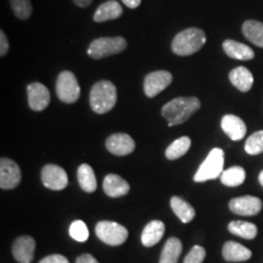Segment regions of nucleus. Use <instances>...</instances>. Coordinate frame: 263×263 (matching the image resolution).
Returning <instances> with one entry per match:
<instances>
[{
    "mask_svg": "<svg viewBox=\"0 0 263 263\" xmlns=\"http://www.w3.org/2000/svg\"><path fill=\"white\" fill-rule=\"evenodd\" d=\"M171 209L183 223H190L195 217V210L188 201L179 196H173L171 199Z\"/></svg>",
    "mask_w": 263,
    "mask_h": 263,
    "instance_id": "22",
    "label": "nucleus"
},
{
    "mask_svg": "<svg viewBox=\"0 0 263 263\" xmlns=\"http://www.w3.org/2000/svg\"><path fill=\"white\" fill-rule=\"evenodd\" d=\"M229 210L235 215L240 216H256L261 212L262 201L256 196L245 195L234 197L229 201Z\"/></svg>",
    "mask_w": 263,
    "mask_h": 263,
    "instance_id": "11",
    "label": "nucleus"
},
{
    "mask_svg": "<svg viewBox=\"0 0 263 263\" xmlns=\"http://www.w3.org/2000/svg\"><path fill=\"white\" fill-rule=\"evenodd\" d=\"M164 223L161 221H151L145 226L141 233V244L146 248L155 246L161 241L164 234Z\"/></svg>",
    "mask_w": 263,
    "mask_h": 263,
    "instance_id": "21",
    "label": "nucleus"
},
{
    "mask_svg": "<svg viewBox=\"0 0 263 263\" xmlns=\"http://www.w3.org/2000/svg\"><path fill=\"white\" fill-rule=\"evenodd\" d=\"M229 81L234 85L236 89H239L242 93H246L252 88L254 84V76L248 68L244 66L233 68L229 73Z\"/></svg>",
    "mask_w": 263,
    "mask_h": 263,
    "instance_id": "19",
    "label": "nucleus"
},
{
    "mask_svg": "<svg viewBox=\"0 0 263 263\" xmlns=\"http://www.w3.org/2000/svg\"><path fill=\"white\" fill-rule=\"evenodd\" d=\"M206 257V250L200 245H195L185 256L183 263H202Z\"/></svg>",
    "mask_w": 263,
    "mask_h": 263,
    "instance_id": "32",
    "label": "nucleus"
},
{
    "mask_svg": "<svg viewBox=\"0 0 263 263\" xmlns=\"http://www.w3.org/2000/svg\"><path fill=\"white\" fill-rule=\"evenodd\" d=\"M123 14L122 6L116 0H108L101 4L97 9L94 14V21L95 22H105L111 21V20H117L121 17Z\"/></svg>",
    "mask_w": 263,
    "mask_h": 263,
    "instance_id": "20",
    "label": "nucleus"
},
{
    "mask_svg": "<svg viewBox=\"0 0 263 263\" xmlns=\"http://www.w3.org/2000/svg\"><path fill=\"white\" fill-rule=\"evenodd\" d=\"M35 241L32 236H18L12 244V256L18 263H31L34 258Z\"/></svg>",
    "mask_w": 263,
    "mask_h": 263,
    "instance_id": "14",
    "label": "nucleus"
},
{
    "mask_svg": "<svg viewBox=\"0 0 263 263\" xmlns=\"http://www.w3.org/2000/svg\"><path fill=\"white\" fill-rule=\"evenodd\" d=\"M9 42L4 31H0V57H5L9 51Z\"/></svg>",
    "mask_w": 263,
    "mask_h": 263,
    "instance_id": "34",
    "label": "nucleus"
},
{
    "mask_svg": "<svg viewBox=\"0 0 263 263\" xmlns=\"http://www.w3.org/2000/svg\"><path fill=\"white\" fill-rule=\"evenodd\" d=\"M70 235L76 241L84 242L89 238V230L83 221H74L70 226Z\"/></svg>",
    "mask_w": 263,
    "mask_h": 263,
    "instance_id": "31",
    "label": "nucleus"
},
{
    "mask_svg": "<svg viewBox=\"0 0 263 263\" xmlns=\"http://www.w3.org/2000/svg\"><path fill=\"white\" fill-rule=\"evenodd\" d=\"M103 189L105 194L110 197H121L129 193L130 186L122 177L118 174H107L103 182Z\"/></svg>",
    "mask_w": 263,
    "mask_h": 263,
    "instance_id": "16",
    "label": "nucleus"
},
{
    "mask_svg": "<svg viewBox=\"0 0 263 263\" xmlns=\"http://www.w3.org/2000/svg\"><path fill=\"white\" fill-rule=\"evenodd\" d=\"M223 50L229 58L235 59V60L249 61L255 57V52L251 48L240 42L232 41V39H227L223 42Z\"/></svg>",
    "mask_w": 263,
    "mask_h": 263,
    "instance_id": "18",
    "label": "nucleus"
},
{
    "mask_svg": "<svg viewBox=\"0 0 263 263\" xmlns=\"http://www.w3.org/2000/svg\"><path fill=\"white\" fill-rule=\"evenodd\" d=\"M95 234L104 244L111 246L122 245L128 239V230L126 227L111 221L99 222L95 226Z\"/></svg>",
    "mask_w": 263,
    "mask_h": 263,
    "instance_id": "6",
    "label": "nucleus"
},
{
    "mask_svg": "<svg viewBox=\"0 0 263 263\" xmlns=\"http://www.w3.org/2000/svg\"><path fill=\"white\" fill-rule=\"evenodd\" d=\"M77 178L78 183H80V186L85 193H93L97 190V178H95L94 171L89 164L83 163L78 167Z\"/></svg>",
    "mask_w": 263,
    "mask_h": 263,
    "instance_id": "25",
    "label": "nucleus"
},
{
    "mask_svg": "<svg viewBox=\"0 0 263 263\" xmlns=\"http://www.w3.org/2000/svg\"><path fill=\"white\" fill-rule=\"evenodd\" d=\"M105 145L112 155L127 156L136 149V141L126 133H116L107 138Z\"/></svg>",
    "mask_w": 263,
    "mask_h": 263,
    "instance_id": "12",
    "label": "nucleus"
},
{
    "mask_svg": "<svg viewBox=\"0 0 263 263\" xmlns=\"http://www.w3.org/2000/svg\"><path fill=\"white\" fill-rule=\"evenodd\" d=\"M190 146H192V139L189 137H180L167 147L166 157L168 160H178L188 153Z\"/></svg>",
    "mask_w": 263,
    "mask_h": 263,
    "instance_id": "27",
    "label": "nucleus"
},
{
    "mask_svg": "<svg viewBox=\"0 0 263 263\" xmlns=\"http://www.w3.org/2000/svg\"><path fill=\"white\" fill-rule=\"evenodd\" d=\"M182 241L178 238H170L161 251L160 263H177L182 254Z\"/></svg>",
    "mask_w": 263,
    "mask_h": 263,
    "instance_id": "23",
    "label": "nucleus"
},
{
    "mask_svg": "<svg viewBox=\"0 0 263 263\" xmlns=\"http://www.w3.org/2000/svg\"><path fill=\"white\" fill-rule=\"evenodd\" d=\"M28 105L33 111H43L50 104V91L44 84L34 83L28 84L27 87Z\"/></svg>",
    "mask_w": 263,
    "mask_h": 263,
    "instance_id": "13",
    "label": "nucleus"
},
{
    "mask_svg": "<svg viewBox=\"0 0 263 263\" xmlns=\"http://www.w3.org/2000/svg\"><path fill=\"white\" fill-rule=\"evenodd\" d=\"M246 172L242 167L233 166L230 168L223 171L221 174V182L226 186H239L245 182Z\"/></svg>",
    "mask_w": 263,
    "mask_h": 263,
    "instance_id": "28",
    "label": "nucleus"
},
{
    "mask_svg": "<svg viewBox=\"0 0 263 263\" xmlns=\"http://www.w3.org/2000/svg\"><path fill=\"white\" fill-rule=\"evenodd\" d=\"M42 183L48 189L62 190L68 184L67 173L58 164H45L42 168Z\"/></svg>",
    "mask_w": 263,
    "mask_h": 263,
    "instance_id": "9",
    "label": "nucleus"
},
{
    "mask_svg": "<svg viewBox=\"0 0 263 263\" xmlns=\"http://www.w3.org/2000/svg\"><path fill=\"white\" fill-rule=\"evenodd\" d=\"M201 107V103L195 97H179L171 100L162 107V116L170 127L182 124Z\"/></svg>",
    "mask_w": 263,
    "mask_h": 263,
    "instance_id": "1",
    "label": "nucleus"
},
{
    "mask_svg": "<svg viewBox=\"0 0 263 263\" xmlns=\"http://www.w3.org/2000/svg\"><path fill=\"white\" fill-rule=\"evenodd\" d=\"M242 34L245 38L257 45L259 48H263V24L256 20H248L242 24Z\"/></svg>",
    "mask_w": 263,
    "mask_h": 263,
    "instance_id": "24",
    "label": "nucleus"
},
{
    "mask_svg": "<svg viewBox=\"0 0 263 263\" xmlns=\"http://www.w3.org/2000/svg\"><path fill=\"white\" fill-rule=\"evenodd\" d=\"M206 43V34L202 29L190 27L179 32L172 42V51L178 57H189L201 50Z\"/></svg>",
    "mask_w": 263,
    "mask_h": 263,
    "instance_id": "2",
    "label": "nucleus"
},
{
    "mask_svg": "<svg viewBox=\"0 0 263 263\" xmlns=\"http://www.w3.org/2000/svg\"><path fill=\"white\" fill-rule=\"evenodd\" d=\"M223 166H224V153L219 147H215L210 151L205 161L197 168L194 176V182L203 183L218 178L223 173Z\"/></svg>",
    "mask_w": 263,
    "mask_h": 263,
    "instance_id": "4",
    "label": "nucleus"
},
{
    "mask_svg": "<svg viewBox=\"0 0 263 263\" xmlns=\"http://www.w3.org/2000/svg\"><path fill=\"white\" fill-rule=\"evenodd\" d=\"M228 230L232 234L246 240L255 239L258 232L256 224L244 221H232L228 224Z\"/></svg>",
    "mask_w": 263,
    "mask_h": 263,
    "instance_id": "26",
    "label": "nucleus"
},
{
    "mask_svg": "<svg viewBox=\"0 0 263 263\" xmlns=\"http://www.w3.org/2000/svg\"><path fill=\"white\" fill-rule=\"evenodd\" d=\"M15 16L20 20H27L32 15L31 0H10Z\"/></svg>",
    "mask_w": 263,
    "mask_h": 263,
    "instance_id": "30",
    "label": "nucleus"
},
{
    "mask_svg": "<svg viewBox=\"0 0 263 263\" xmlns=\"http://www.w3.org/2000/svg\"><path fill=\"white\" fill-rule=\"evenodd\" d=\"M57 94L62 103L73 104L81 97V87L77 77L70 71H62L57 81Z\"/></svg>",
    "mask_w": 263,
    "mask_h": 263,
    "instance_id": "7",
    "label": "nucleus"
},
{
    "mask_svg": "<svg viewBox=\"0 0 263 263\" xmlns=\"http://www.w3.org/2000/svg\"><path fill=\"white\" fill-rule=\"evenodd\" d=\"M258 180H259V183H261V185L263 186V171H261V173H259Z\"/></svg>",
    "mask_w": 263,
    "mask_h": 263,
    "instance_id": "38",
    "label": "nucleus"
},
{
    "mask_svg": "<svg viewBox=\"0 0 263 263\" xmlns=\"http://www.w3.org/2000/svg\"><path fill=\"white\" fill-rule=\"evenodd\" d=\"M222 256L227 262H245L252 257V251L236 241H227L223 245Z\"/></svg>",
    "mask_w": 263,
    "mask_h": 263,
    "instance_id": "17",
    "label": "nucleus"
},
{
    "mask_svg": "<svg viewBox=\"0 0 263 263\" xmlns=\"http://www.w3.org/2000/svg\"><path fill=\"white\" fill-rule=\"evenodd\" d=\"M73 2L74 4L80 6V8H87V6H89L91 4L93 0H73Z\"/></svg>",
    "mask_w": 263,
    "mask_h": 263,
    "instance_id": "37",
    "label": "nucleus"
},
{
    "mask_svg": "<svg viewBox=\"0 0 263 263\" xmlns=\"http://www.w3.org/2000/svg\"><path fill=\"white\" fill-rule=\"evenodd\" d=\"M39 263H70V261H68L65 256L54 254V255L47 256V257L41 259Z\"/></svg>",
    "mask_w": 263,
    "mask_h": 263,
    "instance_id": "33",
    "label": "nucleus"
},
{
    "mask_svg": "<svg viewBox=\"0 0 263 263\" xmlns=\"http://www.w3.org/2000/svg\"><path fill=\"white\" fill-rule=\"evenodd\" d=\"M123 4L130 9H137L141 4V0H122Z\"/></svg>",
    "mask_w": 263,
    "mask_h": 263,
    "instance_id": "36",
    "label": "nucleus"
},
{
    "mask_svg": "<svg viewBox=\"0 0 263 263\" xmlns=\"http://www.w3.org/2000/svg\"><path fill=\"white\" fill-rule=\"evenodd\" d=\"M117 101V89L110 81H100L90 90L89 103L95 114L103 115L111 111Z\"/></svg>",
    "mask_w": 263,
    "mask_h": 263,
    "instance_id": "3",
    "label": "nucleus"
},
{
    "mask_svg": "<svg viewBox=\"0 0 263 263\" xmlns=\"http://www.w3.org/2000/svg\"><path fill=\"white\" fill-rule=\"evenodd\" d=\"M221 127L230 139L238 141L246 136V124L235 115H226L221 121Z\"/></svg>",
    "mask_w": 263,
    "mask_h": 263,
    "instance_id": "15",
    "label": "nucleus"
},
{
    "mask_svg": "<svg viewBox=\"0 0 263 263\" xmlns=\"http://www.w3.org/2000/svg\"><path fill=\"white\" fill-rule=\"evenodd\" d=\"M127 42L123 37H101L90 43L88 55L93 59H104L126 50Z\"/></svg>",
    "mask_w": 263,
    "mask_h": 263,
    "instance_id": "5",
    "label": "nucleus"
},
{
    "mask_svg": "<svg viewBox=\"0 0 263 263\" xmlns=\"http://www.w3.org/2000/svg\"><path fill=\"white\" fill-rule=\"evenodd\" d=\"M245 151L249 155H258L263 153V130L251 134L245 143Z\"/></svg>",
    "mask_w": 263,
    "mask_h": 263,
    "instance_id": "29",
    "label": "nucleus"
},
{
    "mask_svg": "<svg viewBox=\"0 0 263 263\" xmlns=\"http://www.w3.org/2000/svg\"><path fill=\"white\" fill-rule=\"evenodd\" d=\"M173 76L168 71H154L144 80V93L147 98H155L172 83Z\"/></svg>",
    "mask_w": 263,
    "mask_h": 263,
    "instance_id": "10",
    "label": "nucleus"
},
{
    "mask_svg": "<svg viewBox=\"0 0 263 263\" xmlns=\"http://www.w3.org/2000/svg\"><path fill=\"white\" fill-rule=\"evenodd\" d=\"M22 174L15 161L2 157L0 160V188L4 190L15 189L21 182Z\"/></svg>",
    "mask_w": 263,
    "mask_h": 263,
    "instance_id": "8",
    "label": "nucleus"
},
{
    "mask_svg": "<svg viewBox=\"0 0 263 263\" xmlns=\"http://www.w3.org/2000/svg\"><path fill=\"white\" fill-rule=\"evenodd\" d=\"M76 263H99V262L97 261V258H95L93 255L83 254L78 256L77 259H76Z\"/></svg>",
    "mask_w": 263,
    "mask_h": 263,
    "instance_id": "35",
    "label": "nucleus"
}]
</instances>
